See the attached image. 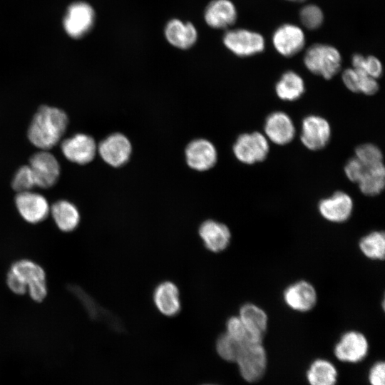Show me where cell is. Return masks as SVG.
Returning <instances> with one entry per match:
<instances>
[{"mask_svg":"<svg viewBox=\"0 0 385 385\" xmlns=\"http://www.w3.org/2000/svg\"><path fill=\"white\" fill-rule=\"evenodd\" d=\"M6 284L16 294L28 293L36 302H42L47 296L48 287L44 269L29 259H19L10 266L6 274Z\"/></svg>","mask_w":385,"mask_h":385,"instance_id":"6da1fadb","label":"cell"},{"mask_svg":"<svg viewBox=\"0 0 385 385\" xmlns=\"http://www.w3.org/2000/svg\"><path fill=\"white\" fill-rule=\"evenodd\" d=\"M68 117L57 108L41 106L34 116L28 130V138L36 147L47 150L56 145L64 135Z\"/></svg>","mask_w":385,"mask_h":385,"instance_id":"7a4b0ae2","label":"cell"},{"mask_svg":"<svg viewBox=\"0 0 385 385\" xmlns=\"http://www.w3.org/2000/svg\"><path fill=\"white\" fill-rule=\"evenodd\" d=\"M304 63L313 74L329 80L339 71L342 56L339 51L331 45L315 43L307 50Z\"/></svg>","mask_w":385,"mask_h":385,"instance_id":"3957f363","label":"cell"},{"mask_svg":"<svg viewBox=\"0 0 385 385\" xmlns=\"http://www.w3.org/2000/svg\"><path fill=\"white\" fill-rule=\"evenodd\" d=\"M242 379L247 382H257L265 374L267 357L262 343L241 344L235 361Z\"/></svg>","mask_w":385,"mask_h":385,"instance_id":"277c9868","label":"cell"},{"mask_svg":"<svg viewBox=\"0 0 385 385\" xmlns=\"http://www.w3.org/2000/svg\"><path fill=\"white\" fill-rule=\"evenodd\" d=\"M235 158L246 165L264 161L270 152L269 140L262 133L254 131L240 135L232 147Z\"/></svg>","mask_w":385,"mask_h":385,"instance_id":"5b68a950","label":"cell"},{"mask_svg":"<svg viewBox=\"0 0 385 385\" xmlns=\"http://www.w3.org/2000/svg\"><path fill=\"white\" fill-rule=\"evenodd\" d=\"M222 41L227 48L240 57L256 55L265 47V38L260 34L245 29L228 30Z\"/></svg>","mask_w":385,"mask_h":385,"instance_id":"8992f818","label":"cell"},{"mask_svg":"<svg viewBox=\"0 0 385 385\" xmlns=\"http://www.w3.org/2000/svg\"><path fill=\"white\" fill-rule=\"evenodd\" d=\"M95 19V11L89 4L76 1L66 10L63 20V29L70 37L78 39L92 29Z\"/></svg>","mask_w":385,"mask_h":385,"instance_id":"52a82bcc","label":"cell"},{"mask_svg":"<svg viewBox=\"0 0 385 385\" xmlns=\"http://www.w3.org/2000/svg\"><path fill=\"white\" fill-rule=\"evenodd\" d=\"M331 127L329 122L318 115H309L302 122L300 140L310 150L324 148L331 138Z\"/></svg>","mask_w":385,"mask_h":385,"instance_id":"ba28073f","label":"cell"},{"mask_svg":"<svg viewBox=\"0 0 385 385\" xmlns=\"http://www.w3.org/2000/svg\"><path fill=\"white\" fill-rule=\"evenodd\" d=\"M15 204L21 217L30 224L40 223L50 214V206L46 197L31 190L18 192Z\"/></svg>","mask_w":385,"mask_h":385,"instance_id":"9c48e42d","label":"cell"},{"mask_svg":"<svg viewBox=\"0 0 385 385\" xmlns=\"http://www.w3.org/2000/svg\"><path fill=\"white\" fill-rule=\"evenodd\" d=\"M369 342L366 337L357 331H348L343 334L335 344L334 353L341 361L357 363L368 354Z\"/></svg>","mask_w":385,"mask_h":385,"instance_id":"30bf717a","label":"cell"},{"mask_svg":"<svg viewBox=\"0 0 385 385\" xmlns=\"http://www.w3.org/2000/svg\"><path fill=\"white\" fill-rule=\"evenodd\" d=\"M29 163L36 186L48 188L57 182L60 165L51 153L46 150L36 153L32 155Z\"/></svg>","mask_w":385,"mask_h":385,"instance_id":"8fae6325","label":"cell"},{"mask_svg":"<svg viewBox=\"0 0 385 385\" xmlns=\"http://www.w3.org/2000/svg\"><path fill=\"white\" fill-rule=\"evenodd\" d=\"M97 150L107 164L117 168L128 160L132 152V145L126 136L115 133L103 140L99 143Z\"/></svg>","mask_w":385,"mask_h":385,"instance_id":"7c38bea8","label":"cell"},{"mask_svg":"<svg viewBox=\"0 0 385 385\" xmlns=\"http://www.w3.org/2000/svg\"><path fill=\"white\" fill-rule=\"evenodd\" d=\"M353 207L352 198L343 191H337L331 196L322 199L318 203L321 216L334 223L346 221L351 215Z\"/></svg>","mask_w":385,"mask_h":385,"instance_id":"4fadbf2b","label":"cell"},{"mask_svg":"<svg viewBox=\"0 0 385 385\" xmlns=\"http://www.w3.org/2000/svg\"><path fill=\"white\" fill-rule=\"evenodd\" d=\"M61 151L71 162L84 165L93 160L97 152L94 139L88 135L78 133L63 140Z\"/></svg>","mask_w":385,"mask_h":385,"instance_id":"5bb4252c","label":"cell"},{"mask_svg":"<svg viewBox=\"0 0 385 385\" xmlns=\"http://www.w3.org/2000/svg\"><path fill=\"white\" fill-rule=\"evenodd\" d=\"M272 43L277 51L284 57H292L302 50L305 36L297 26L284 24L279 26L272 35Z\"/></svg>","mask_w":385,"mask_h":385,"instance_id":"9a60e30c","label":"cell"},{"mask_svg":"<svg viewBox=\"0 0 385 385\" xmlns=\"http://www.w3.org/2000/svg\"><path fill=\"white\" fill-rule=\"evenodd\" d=\"M264 131L266 138L273 143L284 145L292 141L296 129L290 116L282 111L271 113L265 119Z\"/></svg>","mask_w":385,"mask_h":385,"instance_id":"2e32d148","label":"cell"},{"mask_svg":"<svg viewBox=\"0 0 385 385\" xmlns=\"http://www.w3.org/2000/svg\"><path fill=\"white\" fill-rule=\"evenodd\" d=\"M283 300L290 309L306 312L316 305L317 294L311 283L300 280L287 286L283 292Z\"/></svg>","mask_w":385,"mask_h":385,"instance_id":"e0dca14e","label":"cell"},{"mask_svg":"<svg viewBox=\"0 0 385 385\" xmlns=\"http://www.w3.org/2000/svg\"><path fill=\"white\" fill-rule=\"evenodd\" d=\"M188 165L197 171H205L216 163L217 153L214 145L203 138L191 141L185 149Z\"/></svg>","mask_w":385,"mask_h":385,"instance_id":"ac0fdd59","label":"cell"},{"mask_svg":"<svg viewBox=\"0 0 385 385\" xmlns=\"http://www.w3.org/2000/svg\"><path fill=\"white\" fill-rule=\"evenodd\" d=\"M198 234L207 250L215 253L226 250L231 240L229 227L214 220L202 222L198 228Z\"/></svg>","mask_w":385,"mask_h":385,"instance_id":"d6986e66","label":"cell"},{"mask_svg":"<svg viewBox=\"0 0 385 385\" xmlns=\"http://www.w3.org/2000/svg\"><path fill=\"white\" fill-rule=\"evenodd\" d=\"M237 18V9L230 0H212L204 13L206 24L216 29L229 28L235 23Z\"/></svg>","mask_w":385,"mask_h":385,"instance_id":"ffe728a7","label":"cell"},{"mask_svg":"<svg viewBox=\"0 0 385 385\" xmlns=\"http://www.w3.org/2000/svg\"><path fill=\"white\" fill-rule=\"evenodd\" d=\"M153 299L157 309L163 315L174 317L181 309L180 292L175 284L164 281L154 289Z\"/></svg>","mask_w":385,"mask_h":385,"instance_id":"44dd1931","label":"cell"},{"mask_svg":"<svg viewBox=\"0 0 385 385\" xmlns=\"http://www.w3.org/2000/svg\"><path fill=\"white\" fill-rule=\"evenodd\" d=\"M164 34L168 42L180 49L192 47L197 39V31L190 22L173 19L165 25Z\"/></svg>","mask_w":385,"mask_h":385,"instance_id":"7402d4cb","label":"cell"},{"mask_svg":"<svg viewBox=\"0 0 385 385\" xmlns=\"http://www.w3.org/2000/svg\"><path fill=\"white\" fill-rule=\"evenodd\" d=\"M50 213L56 227L63 232L75 230L81 220L77 207L70 201L60 200L50 207Z\"/></svg>","mask_w":385,"mask_h":385,"instance_id":"603a6c76","label":"cell"},{"mask_svg":"<svg viewBox=\"0 0 385 385\" xmlns=\"http://www.w3.org/2000/svg\"><path fill=\"white\" fill-rule=\"evenodd\" d=\"M363 165L360 178L357 182L361 193L367 196L380 194L385 187V168L384 163L372 165Z\"/></svg>","mask_w":385,"mask_h":385,"instance_id":"cb8c5ba5","label":"cell"},{"mask_svg":"<svg viewBox=\"0 0 385 385\" xmlns=\"http://www.w3.org/2000/svg\"><path fill=\"white\" fill-rule=\"evenodd\" d=\"M344 86L351 92L366 96L375 94L379 88L377 79L354 68H348L342 75Z\"/></svg>","mask_w":385,"mask_h":385,"instance_id":"d4e9b609","label":"cell"},{"mask_svg":"<svg viewBox=\"0 0 385 385\" xmlns=\"http://www.w3.org/2000/svg\"><path fill=\"white\" fill-rule=\"evenodd\" d=\"M238 316L253 335L263 339L268 317L262 308L252 303H246L240 307Z\"/></svg>","mask_w":385,"mask_h":385,"instance_id":"484cf974","label":"cell"},{"mask_svg":"<svg viewBox=\"0 0 385 385\" xmlns=\"http://www.w3.org/2000/svg\"><path fill=\"white\" fill-rule=\"evenodd\" d=\"M305 91L303 78L293 71L282 74L275 85V92L279 98L284 101L299 99Z\"/></svg>","mask_w":385,"mask_h":385,"instance_id":"4316f807","label":"cell"},{"mask_svg":"<svg viewBox=\"0 0 385 385\" xmlns=\"http://www.w3.org/2000/svg\"><path fill=\"white\" fill-rule=\"evenodd\" d=\"M337 379V369L324 359L314 360L307 371V379L310 385H335Z\"/></svg>","mask_w":385,"mask_h":385,"instance_id":"83f0119b","label":"cell"},{"mask_svg":"<svg viewBox=\"0 0 385 385\" xmlns=\"http://www.w3.org/2000/svg\"><path fill=\"white\" fill-rule=\"evenodd\" d=\"M362 254L373 260H381L385 255V235L383 232L373 231L364 236L359 242Z\"/></svg>","mask_w":385,"mask_h":385,"instance_id":"f1b7e54d","label":"cell"},{"mask_svg":"<svg viewBox=\"0 0 385 385\" xmlns=\"http://www.w3.org/2000/svg\"><path fill=\"white\" fill-rule=\"evenodd\" d=\"M226 333L242 344L262 343V340L253 335L245 327L239 316H232L226 322Z\"/></svg>","mask_w":385,"mask_h":385,"instance_id":"f546056e","label":"cell"},{"mask_svg":"<svg viewBox=\"0 0 385 385\" xmlns=\"http://www.w3.org/2000/svg\"><path fill=\"white\" fill-rule=\"evenodd\" d=\"M352 68L361 71L367 75L377 79L383 73V66L381 61L374 56H364L355 53L351 58Z\"/></svg>","mask_w":385,"mask_h":385,"instance_id":"4dcf8cb0","label":"cell"},{"mask_svg":"<svg viewBox=\"0 0 385 385\" xmlns=\"http://www.w3.org/2000/svg\"><path fill=\"white\" fill-rule=\"evenodd\" d=\"M241 344L226 332L220 334L215 343L218 355L224 360L235 362Z\"/></svg>","mask_w":385,"mask_h":385,"instance_id":"1f68e13d","label":"cell"},{"mask_svg":"<svg viewBox=\"0 0 385 385\" xmlns=\"http://www.w3.org/2000/svg\"><path fill=\"white\" fill-rule=\"evenodd\" d=\"M299 19L304 27L309 30L319 29L324 21L322 9L315 4H307L299 11Z\"/></svg>","mask_w":385,"mask_h":385,"instance_id":"d6a6232c","label":"cell"},{"mask_svg":"<svg viewBox=\"0 0 385 385\" xmlns=\"http://www.w3.org/2000/svg\"><path fill=\"white\" fill-rule=\"evenodd\" d=\"M355 158L366 165L383 163V154L380 148L372 143H364L355 149Z\"/></svg>","mask_w":385,"mask_h":385,"instance_id":"836d02e7","label":"cell"},{"mask_svg":"<svg viewBox=\"0 0 385 385\" xmlns=\"http://www.w3.org/2000/svg\"><path fill=\"white\" fill-rule=\"evenodd\" d=\"M11 185L17 192L30 191L36 186L34 177L29 165H24L16 171Z\"/></svg>","mask_w":385,"mask_h":385,"instance_id":"e575fe53","label":"cell"},{"mask_svg":"<svg viewBox=\"0 0 385 385\" xmlns=\"http://www.w3.org/2000/svg\"><path fill=\"white\" fill-rule=\"evenodd\" d=\"M362 169V163L354 156L346 162L344 166V173L346 178L351 182L357 183L361 174Z\"/></svg>","mask_w":385,"mask_h":385,"instance_id":"d590c367","label":"cell"},{"mask_svg":"<svg viewBox=\"0 0 385 385\" xmlns=\"http://www.w3.org/2000/svg\"><path fill=\"white\" fill-rule=\"evenodd\" d=\"M369 382L371 385H385V364L377 361L371 367L369 375Z\"/></svg>","mask_w":385,"mask_h":385,"instance_id":"8d00e7d4","label":"cell"},{"mask_svg":"<svg viewBox=\"0 0 385 385\" xmlns=\"http://www.w3.org/2000/svg\"><path fill=\"white\" fill-rule=\"evenodd\" d=\"M288 1H295V2H302V1H304L306 0H288Z\"/></svg>","mask_w":385,"mask_h":385,"instance_id":"74e56055","label":"cell"},{"mask_svg":"<svg viewBox=\"0 0 385 385\" xmlns=\"http://www.w3.org/2000/svg\"><path fill=\"white\" fill-rule=\"evenodd\" d=\"M205 385H212V384H205Z\"/></svg>","mask_w":385,"mask_h":385,"instance_id":"f35d334b","label":"cell"}]
</instances>
